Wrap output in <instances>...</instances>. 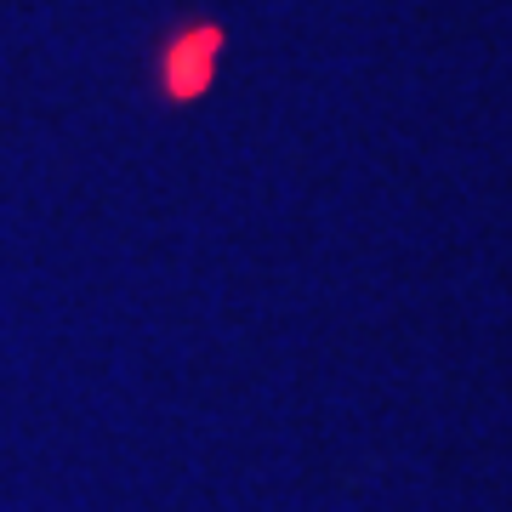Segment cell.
Listing matches in <instances>:
<instances>
[{
    "label": "cell",
    "instance_id": "6da1fadb",
    "mask_svg": "<svg viewBox=\"0 0 512 512\" xmlns=\"http://www.w3.org/2000/svg\"><path fill=\"white\" fill-rule=\"evenodd\" d=\"M211 57H217V29H194V35L171 40V52H165V92L194 97L211 80Z\"/></svg>",
    "mask_w": 512,
    "mask_h": 512
}]
</instances>
